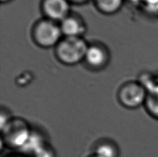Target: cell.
I'll return each mask as SVG.
<instances>
[{
    "label": "cell",
    "mask_w": 158,
    "mask_h": 157,
    "mask_svg": "<svg viewBox=\"0 0 158 157\" xmlns=\"http://www.w3.org/2000/svg\"><path fill=\"white\" fill-rule=\"evenodd\" d=\"M145 105L150 115L158 120V80L148 91V96Z\"/></svg>",
    "instance_id": "cell-9"
},
{
    "label": "cell",
    "mask_w": 158,
    "mask_h": 157,
    "mask_svg": "<svg viewBox=\"0 0 158 157\" xmlns=\"http://www.w3.org/2000/svg\"><path fill=\"white\" fill-rule=\"evenodd\" d=\"M93 153L101 157H119L120 156L118 145L108 139H101L96 143Z\"/></svg>",
    "instance_id": "cell-8"
},
{
    "label": "cell",
    "mask_w": 158,
    "mask_h": 157,
    "mask_svg": "<svg viewBox=\"0 0 158 157\" xmlns=\"http://www.w3.org/2000/svg\"><path fill=\"white\" fill-rule=\"evenodd\" d=\"M110 60L108 49L102 44H89L87 48L84 61L90 69L101 70L105 68Z\"/></svg>",
    "instance_id": "cell-5"
},
{
    "label": "cell",
    "mask_w": 158,
    "mask_h": 157,
    "mask_svg": "<svg viewBox=\"0 0 158 157\" xmlns=\"http://www.w3.org/2000/svg\"><path fill=\"white\" fill-rule=\"evenodd\" d=\"M69 0H43L42 10L45 18L60 22L70 14Z\"/></svg>",
    "instance_id": "cell-6"
},
{
    "label": "cell",
    "mask_w": 158,
    "mask_h": 157,
    "mask_svg": "<svg viewBox=\"0 0 158 157\" xmlns=\"http://www.w3.org/2000/svg\"><path fill=\"white\" fill-rule=\"evenodd\" d=\"M87 157H101V156H98L97 155H96V154H94V153H92L91 155H89V156H88Z\"/></svg>",
    "instance_id": "cell-14"
},
{
    "label": "cell",
    "mask_w": 158,
    "mask_h": 157,
    "mask_svg": "<svg viewBox=\"0 0 158 157\" xmlns=\"http://www.w3.org/2000/svg\"><path fill=\"white\" fill-rule=\"evenodd\" d=\"M32 134L29 123L20 118L13 117L1 127L2 145L12 150H22Z\"/></svg>",
    "instance_id": "cell-1"
},
{
    "label": "cell",
    "mask_w": 158,
    "mask_h": 157,
    "mask_svg": "<svg viewBox=\"0 0 158 157\" xmlns=\"http://www.w3.org/2000/svg\"><path fill=\"white\" fill-rule=\"evenodd\" d=\"M9 1H10V0H1V2L2 3H6V2H8Z\"/></svg>",
    "instance_id": "cell-15"
},
{
    "label": "cell",
    "mask_w": 158,
    "mask_h": 157,
    "mask_svg": "<svg viewBox=\"0 0 158 157\" xmlns=\"http://www.w3.org/2000/svg\"><path fill=\"white\" fill-rule=\"evenodd\" d=\"M2 157H28L22 152H10L6 154Z\"/></svg>",
    "instance_id": "cell-12"
},
{
    "label": "cell",
    "mask_w": 158,
    "mask_h": 157,
    "mask_svg": "<svg viewBox=\"0 0 158 157\" xmlns=\"http://www.w3.org/2000/svg\"><path fill=\"white\" fill-rule=\"evenodd\" d=\"M89 44L83 37H63L56 45V55L66 65H75L84 61Z\"/></svg>",
    "instance_id": "cell-2"
},
{
    "label": "cell",
    "mask_w": 158,
    "mask_h": 157,
    "mask_svg": "<svg viewBox=\"0 0 158 157\" xmlns=\"http://www.w3.org/2000/svg\"><path fill=\"white\" fill-rule=\"evenodd\" d=\"M94 2L97 8L101 13L112 15L120 10L123 0H94Z\"/></svg>",
    "instance_id": "cell-10"
},
{
    "label": "cell",
    "mask_w": 158,
    "mask_h": 157,
    "mask_svg": "<svg viewBox=\"0 0 158 157\" xmlns=\"http://www.w3.org/2000/svg\"><path fill=\"white\" fill-rule=\"evenodd\" d=\"M143 2L146 7L149 8V10L153 11L155 10V8H156V9L155 11L158 10V0H142Z\"/></svg>",
    "instance_id": "cell-11"
},
{
    "label": "cell",
    "mask_w": 158,
    "mask_h": 157,
    "mask_svg": "<svg viewBox=\"0 0 158 157\" xmlns=\"http://www.w3.org/2000/svg\"><path fill=\"white\" fill-rule=\"evenodd\" d=\"M59 24L64 37H83L86 31L85 23L77 14L70 13Z\"/></svg>",
    "instance_id": "cell-7"
},
{
    "label": "cell",
    "mask_w": 158,
    "mask_h": 157,
    "mask_svg": "<svg viewBox=\"0 0 158 157\" xmlns=\"http://www.w3.org/2000/svg\"><path fill=\"white\" fill-rule=\"evenodd\" d=\"M69 2H72L73 3H75V4H83V3L86 2L88 0H69Z\"/></svg>",
    "instance_id": "cell-13"
},
{
    "label": "cell",
    "mask_w": 158,
    "mask_h": 157,
    "mask_svg": "<svg viewBox=\"0 0 158 157\" xmlns=\"http://www.w3.org/2000/svg\"><path fill=\"white\" fill-rule=\"evenodd\" d=\"M148 91L139 82H128L121 87L118 99L121 105L128 109H136L145 104Z\"/></svg>",
    "instance_id": "cell-4"
},
{
    "label": "cell",
    "mask_w": 158,
    "mask_h": 157,
    "mask_svg": "<svg viewBox=\"0 0 158 157\" xmlns=\"http://www.w3.org/2000/svg\"><path fill=\"white\" fill-rule=\"evenodd\" d=\"M63 36L60 24L47 18L39 20L33 27V41L42 48L56 47Z\"/></svg>",
    "instance_id": "cell-3"
}]
</instances>
